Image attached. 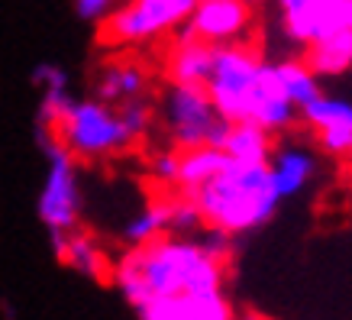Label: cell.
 I'll return each mask as SVG.
<instances>
[{
  "instance_id": "cell-1",
  "label": "cell",
  "mask_w": 352,
  "mask_h": 320,
  "mask_svg": "<svg viewBox=\"0 0 352 320\" xmlns=\"http://www.w3.org/2000/svg\"><path fill=\"white\" fill-rule=\"evenodd\" d=\"M110 281L129 308L162 295H197L226 288V262L214 259L197 236L165 233L142 246H126L110 262Z\"/></svg>"
},
{
  "instance_id": "cell-2",
  "label": "cell",
  "mask_w": 352,
  "mask_h": 320,
  "mask_svg": "<svg viewBox=\"0 0 352 320\" xmlns=\"http://www.w3.org/2000/svg\"><path fill=\"white\" fill-rule=\"evenodd\" d=\"M204 226L223 230L230 236L256 233L275 220L281 198H278L268 162H230L223 171H217L210 182L188 191Z\"/></svg>"
},
{
  "instance_id": "cell-3",
  "label": "cell",
  "mask_w": 352,
  "mask_h": 320,
  "mask_svg": "<svg viewBox=\"0 0 352 320\" xmlns=\"http://www.w3.org/2000/svg\"><path fill=\"white\" fill-rule=\"evenodd\" d=\"M52 133L78 162L113 159L139 142L123 123L117 107L104 104L97 97H75Z\"/></svg>"
},
{
  "instance_id": "cell-4",
  "label": "cell",
  "mask_w": 352,
  "mask_h": 320,
  "mask_svg": "<svg viewBox=\"0 0 352 320\" xmlns=\"http://www.w3.org/2000/svg\"><path fill=\"white\" fill-rule=\"evenodd\" d=\"M36 146L45 156V178L36 198V217L43 226L52 230H75L81 224V175H78V159L55 139L52 129H36Z\"/></svg>"
},
{
  "instance_id": "cell-5",
  "label": "cell",
  "mask_w": 352,
  "mask_h": 320,
  "mask_svg": "<svg viewBox=\"0 0 352 320\" xmlns=\"http://www.w3.org/2000/svg\"><path fill=\"white\" fill-rule=\"evenodd\" d=\"M197 0H129L97 23V43L107 49H136L184 26Z\"/></svg>"
},
{
  "instance_id": "cell-6",
  "label": "cell",
  "mask_w": 352,
  "mask_h": 320,
  "mask_svg": "<svg viewBox=\"0 0 352 320\" xmlns=\"http://www.w3.org/2000/svg\"><path fill=\"white\" fill-rule=\"evenodd\" d=\"M262 55L245 43L214 45V65L204 81L207 94L214 100L217 114L230 123L249 120V91L256 85Z\"/></svg>"
},
{
  "instance_id": "cell-7",
  "label": "cell",
  "mask_w": 352,
  "mask_h": 320,
  "mask_svg": "<svg viewBox=\"0 0 352 320\" xmlns=\"http://www.w3.org/2000/svg\"><path fill=\"white\" fill-rule=\"evenodd\" d=\"M159 117L165 139L175 149H194V146L210 142V133H214L220 114H217L214 100H210L204 85L168 81L159 100Z\"/></svg>"
},
{
  "instance_id": "cell-8",
  "label": "cell",
  "mask_w": 352,
  "mask_h": 320,
  "mask_svg": "<svg viewBox=\"0 0 352 320\" xmlns=\"http://www.w3.org/2000/svg\"><path fill=\"white\" fill-rule=\"evenodd\" d=\"M281 10V36L298 49L320 43L333 32L352 30V0H275Z\"/></svg>"
},
{
  "instance_id": "cell-9",
  "label": "cell",
  "mask_w": 352,
  "mask_h": 320,
  "mask_svg": "<svg viewBox=\"0 0 352 320\" xmlns=\"http://www.w3.org/2000/svg\"><path fill=\"white\" fill-rule=\"evenodd\" d=\"M252 26V3L249 0H197L191 17L178 32L210 45L243 43Z\"/></svg>"
},
{
  "instance_id": "cell-10",
  "label": "cell",
  "mask_w": 352,
  "mask_h": 320,
  "mask_svg": "<svg viewBox=\"0 0 352 320\" xmlns=\"http://www.w3.org/2000/svg\"><path fill=\"white\" fill-rule=\"evenodd\" d=\"M300 120L310 127L323 156L352 162V100L320 91L310 104L300 107Z\"/></svg>"
},
{
  "instance_id": "cell-11",
  "label": "cell",
  "mask_w": 352,
  "mask_h": 320,
  "mask_svg": "<svg viewBox=\"0 0 352 320\" xmlns=\"http://www.w3.org/2000/svg\"><path fill=\"white\" fill-rule=\"evenodd\" d=\"M133 310L139 320H236L226 288L197 291V295H162L142 301Z\"/></svg>"
},
{
  "instance_id": "cell-12",
  "label": "cell",
  "mask_w": 352,
  "mask_h": 320,
  "mask_svg": "<svg viewBox=\"0 0 352 320\" xmlns=\"http://www.w3.org/2000/svg\"><path fill=\"white\" fill-rule=\"evenodd\" d=\"M249 120L258 123L262 129H268L272 136L288 133L300 120V110L291 104V97L285 94V87L278 81L275 62H265V58H262V65H258L256 85L249 91Z\"/></svg>"
},
{
  "instance_id": "cell-13",
  "label": "cell",
  "mask_w": 352,
  "mask_h": 320,
  "mask_svg": "<svg viewBox=\"0 0 352 320\" xmlns=\"http://www.w3.org/2000/svg\"><path fill=\"white\" fill-rule=\"evenodd\" d=\"M320 171V159H317V149L300 142V139H285V142H275V149L268 156V175H272V184L281 201L288 198H298L314 184Z\"/></svg>"
},
{
  "instance_id": "cell-14",
  "label": "cell",
  "mask_w": 352,
  "mask_h": 320,
  "mask_svg": "<svg viewBox=\"0 0 352 320\" xmlns=\"http://www.w3.org/2000/svg\"><path fill=\"white\" fill-rule=\"evenodd\" d=\"M49 246H52V256L78 275L94 278V281L110 278V256L91 233H81L78 226L75 230H52Z\"/></svg>"
},
{
  "instance_id": "cell-15",
  "label": "cell",
  "mask_w": 352,
  "mask_h": 320,
  "mask_svg": "<svg viewBox=\"0 0 352 320\" xmlns=\"http://www.w3.org/2000/svg\"><path fill=\"white\" fill-rule=\"evenodd\" d=\"M149 87H152L149 68L136 62V58H110V62L100 65V72L94 78V97L110 107L146 97Z\"/></svg>"
},
{
  "instance_id": "cell-16",
  "label": "cell",
  "mask_w": 352,
  "mask_h": 320,
  "mask_svg": "<svg viewBox=\"0 0 352 320\" xmlns=\"http://www.w3.org/2000/svg\"><path fill=\"white\" fill-rule=\"evenodd\" d=\"M214 65V45L178 32L165 52V78L182 85H204Z\"/></svg>"
},
{
  "instance_id": "cell-17",
  "label": "cell",
  "mask_w": 352,
  "mask_h": 320,
  "mask_svg": "<svg viewBox=\"0 0 352 320\" xmlns=\"http://www.w3.org/2000/svg\"><path fill=\"white\" fill-rule=\"evenodd\" d=\"M230 156L217 146H194V149H182L178 156V182H175V191H194L201 188L204 182H210L217 171H223L230 165Z\"/></svg>"
},
{
  "instance_id": "cell-18",
  "label": "cell",
  "mask_w": 352,
  "mask_h": 320,
  "mask_svg": "<svg viewBox=\"0 0 352 320\" xmlns=\"http://www.w3.org/2000/svg\"><path fill=\"white\" fill-rule=\"evenodd\" d=\"M304 62L314 68L317 78H336V75H346L352 68V30H342V32H333L320 43H314L304 49Z\"/></svg>"
},
{
  "instance_id": "cell-19",
  "label": "cell",
  "mask_w": 352,
  "mask_h": 320,
  "mask_svg": "<svg viewBox=\"0 0 352 320\" xmlns=\"http://www.w3.org/2000/svg\"><path fill=\"white\" fill-rule=\"evenodd\" d=\"M272 149H275V136L258 123H252V120L233 123V129H230V136L223 142V152L236 162H268Z\"/></svg>"
},
{
  "instance_id": "cell-20",
  "label": "cell",
  "mask_w": 352,
  "mask_h": 320,
  "mask_svg": "<svg viewBox=\"0 0 352 320\" xmlns=\"http://www.w3.org/2000/svg\"><path fill=\"white\" fill-rule=\"evenodd\" d=\"M168 233V198H155L146 207H139L126 224L120 226V239L126 246H142L149 239Z\"/></svg>"
},
{
  "instance_id": "cell-21",
  "label": "cell",
  "mask_w": 352,
  "mask_h": 320,
  "mask_svg": "<svg viewBox=\"0 0 352 320\" xmlns=\"http://www.w3.org/2000/svg\"><path fill=\"white\" fill-rule=\"evenodd\" d=\"M275 72H278L281 87H285V94L291 97V104L298 107V110L320 94V78L314 75V68L304 58H278Z\"/></svg>"
},
{
  "instance_id": "cell-22",
  "label": "cell",
  "mask_w": 352,
  "mask_h": 320,
  "mask_svg": "<svg viewBox=\"0 0 352 320\" xmlns=\"http://www.w3.org/2000/svg\"><path fill=\"white\" fill-rule=\"evenodd\" d=\"M204 230L201 211L197 204L182 191H171L168 194V233L175 236H197Z\"/></svg>"
},
{
  "instance_id": "cell-23",
  "label": "cell",
  "mask_w": 352,
  "mask_h": 320,
  "mask_svg": "<svg viewBox=\"0 0 352 320\" xmlns=\"http://www.w3.org/2000/svg\"><path fill=\"white\" fill-rule=\"evenodd\" d=\"M75 100V94L68 87H45L39 91V107H36V129H55L68 104Z\"/></svg>"
},
{
  "instance_id": "cell-24",
  "label": "cell",
  "mask_w": 352,
  "mask_h": 320,
  "mask_svg": "<svg viewBox=\"0 0 352 320\" xmlns=\"http://www.w3.org/2000/svg\"><path fill=\"white\" fill-rule=\"evenodd\" d=\"M120 117H123V123L129 127V133L136 139H146L149 136L152 123H155V117H159V110H155V104L149 100V94L146 97H136V100H126V104H120Z\"/></svg>"
},
{
  "instance_id": "cell-25",
  "label": "cell",
  "mask_w": 352,
  "mask_h": 320,
  "mask_svg": "<svg viewBox=\"0 0 352 320\" xmlns=\"http://www.w3.org/2000/svg\"><path fill=\"white\" fill-rule=\"evenodd\" d=\"M178 156H182V149H159L155 156H149V178L155 184H162V188H175V182H178Z\"/></svg>"
},
{
  "instance_id": "cell-26",
  "label": "cell",
  "mask_w": 352,
  "mask_h": 320,
  "mask_svg": "<svg viewBox=\"0 0 352 320\" xmlns=\"http://www.w3.org/2000/svg\"><path fill=\"white\" fill-rule=\"evenodd\" d=\"M197 239H201V246L210 256L230 266V259H233V253H236V243H233L236 236L223 233V230H214V226H204V233H197Z\"/></svg>"
},
{
  "instance_id": "cell-27",
  "label": "cell",
  "mask_w": 352,
  "mask_h": 320,
  "mask_svg": "<svg viewBox=\"0 0 352 320\" xmlns=\"http://www.w3.org/2000/svg\"><path fill=\"white\" fill-rule=\"evenodd\" d=\"M123 3H129V0H75V13H78V20H85V23H104Z\"/></svg>"
},
{
  "instance_id": "cell-28",
  "label": "cell",
  "mask_w": 352,
  "mask_h": 320,
  "mask_svg": "<svg viewBox=\"0 0 352 320\" xmlns=\"http://www.w3.org/2000/svg\"><path fill=\"white\" fill-rule=\"evenodd\" d=\"M30 81L36 91H45V87H68V72L55 62H39L32 68Z\"/></svg>"
},
{
  "instance_id": "cell-29",
  "label": "cell",
  "mask_w": 352,
  "mask_h": 320,
  "mask_svg": "<svg viewBox=\"0 0 352 320\" xmlns=\"http://www.w3.org/2000/svg\"><path fill=\"white\" fill-rule=\"evenodd\" d=\"M236 320H272V317H265V314H258V310H243Z\"/></svg>"
}]
</instances>
